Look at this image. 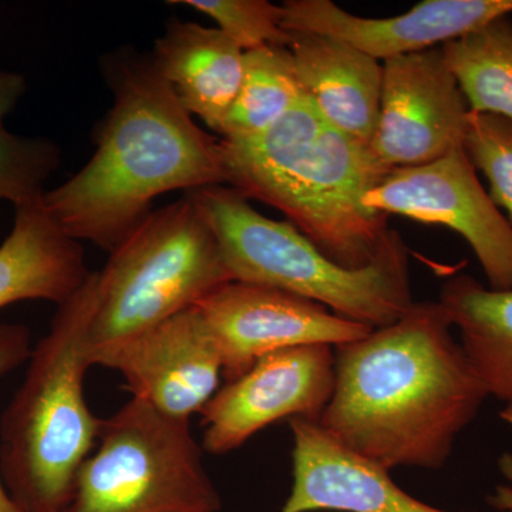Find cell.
<instances>
[{"instance_id":"e0dca14e","label":"cell","mask_w":512,"mask_h":512,"mask_svg":"<svg viewBox=\"0 0 512 512\" xmlns=\"http://www.w3.org/2000/svg\"><path fill=\"white\" fill-rule=\"evenodd\" d=\"M82 245L67 237L42 202L16 208L0 245V309L22 301H69L89 279Z\"/></svg>"},{"instance_id":"8fae6325","label":"cell","mask_w":512,"mask_h":512,"mask_svg":"<svg viewBox=\"0 0 512 512\" xmlns=\"http://www.w3.org/2000/svg\"><path fill=\"white\" fill-rule=\"evenodd\" d=\"M468 107L441 47L383 62L370 150L389 168L417 167L464 147Z\"/></svg>"},{"instance_id":"30bf717a","label":"cell","mask_w":512,"mask_h":512,"mask_svg":"<svg viewBox=\"0 0 512 512\" xmlns=\"http://www.w3.org/2000/svg\"><path fill=\"white\" fill-rule=\"evenodd\" d=\"M195 306L220 349L222 376L227 382L244 375L269 353L309 345L338 348L373 330L340 318L311 299L247 282H228Z\"/></svg>"},{"instance_id":"484cf974","label":"cell","mask_w":512,"mask_h":512,"mask_svg":"<svg viewBox=\"0 0 512 512\" xmlns=\"http://www.w3.org/2000/svg\"><path fill=\"white\" fill-rule=\"evenodd\" d=\"M501 473L512 483V454L505 453L498 461ZM487 503L495 510L512 512V485H497L494 493L488 495Z\"/></svg>"},{"instance_id":"7c38bea8","label":"cell","mask_w":512,"mask_h":512,"mask_svg":"<svg viewBox=\"0 0 512 512\" xmlns=\"http://www.w3.org/2000/svg\"><path fill=\"white\" fill-rule=\"evenodd\" d=\"M87 360L119 373L133 397L185 420L207 406L222 376L220 349L198 306L90 353Z\"/></svg>"},{"instance_id":"d4e9b609","label":"cell","mask_w":512,"mask_h":512,"mask_svg":"<svg viewBox=\"0 0 512 512\" xmlns=\"http://www.w3.org/2000/svg\"><path fill=\"white\" fill-rule=\"evenodd\" d=\"M25 89L26 82L22 74L0 72V127H3V119L15 109Z\"/></svg>"},{"instance_id":"7a4b0ae2","label":"cell","mask_w":512,"mask_h":512,"mask_svg":"<svg viewBox=\"0 0 512 512\" xmlns=\"http://www.w3.org/2000/svg\"><path fill=\"white\" fill-rule=\"evenodd\" d=\"M113 107L79 173L42 207L74 241L113 252L167 192L227 185L221 140L202 130L154 66L134 52L104 62Z\"/></svg>"},{"instance_id":"cb8c5ba5","label":"cell","mask_w":512,"mask_h":512,"mask_svg":"<svg viewBox=\"0 0 512 512\" xmlns=\"http://www.w3.org/2000/svg\"><path fill=\"white\" fill-rule=\"evenodd\" d=\"M30 332L25 325H0V379L15 370L20 363L29 360ZM0 512H22L10 497L8 488L0 476Z\"/></svg>"},{"instance_id":"5bb4252c","label":"cell","mask_w":512,"mask_h":512,"mask_svg":"<svg viewBox=\"0 0 512 512\" xmlns=\"http://www.w3.org/2000/svg\"><path fill=\"white\" fill-rule=\"evenodd\" d=\"M288 423L293 481L281 512H448L407 494L389 470L350 453L315 421Z\"/></svg>"},{"instance_id":"5b68a950","label":"cell","mask_w":512,"mask_h":512,"mask_svg":"<svg viewBox=\"0 0 512 512\" xmlns=\"http://www.w3.org/2000/svg\"><path fill=\"white\" fill-rule=\"evenodd\" d=\"M210 225L232 279L295 293L372 329L413 305L409 251L393 231L372 264L349 269L323 254L288 221L259 214L227 185L190 191Z\"/></svg>"},{"instance_id":"603a6c76","label":"cell","mask_w":512,"mask_h":512,"mask_svg":"<svg viewBox=\"0 0 512 512\" xmlns=\"http://www.w3.org/2000/svg\"><path fill=\"white\" fill-rule=\"evenodd\" d=\"M464 151L490 184L491 201L507 211L512 228V120L470 111Z\"/></svg>"},{"instance_id":"3957f363","label":"cell","mask_w":512,"mask_h":512,"mask_svg":"<svg viewBox=\"0 0 512 512\" xmlns=\"http://www.w3.org/2000/svg\"><path fill=\"white\" fill-rule=\"evenodd\" d=\"M227 185L274 207L336 264H372L392 234L389 215L366 207L386 175L370 147L320 116L303 94L262 134L221 138Z\"/></svg>"},{"instance_id":"ac0fdd59","label":"cell","mask_w":512,"mask_h":512,"mask_svg":"<svg viewBox=\"0 0 512 512\" xmlns=\"http://www.w3.org/2000/svg\"><path fill=\"white\" fill-rule=\"evenodd\" d=\"M439 302L488 396L512 404V289L495 291L457 275L441 286Z\"/></svg>"},{"instance_id":"277c9868","label":"cell","mask_w":512,"mask_h":512,"mask_svg":"<svg viewBox=\"0 0 512 512\" xmlns=\"http://www.w3.org/2000/svg\"><path fill=\"white\" fill-rule=\"evenodd\" d=\"M96 298L97 271L57 306L3 413L0 476L22 512H62L99 439L101 419L84 396V376L92 367L86 338Z\"/></svg>"},{"instance_id":"4316f807","label":"cell","mask_w":512,"mask_h":512,"mask_svg":"<svg viewBox=\"0 0 512 512\" xmlns=\"http://www.w3.org/2000/svg\"><path fill=\"white\" fill-rule=\"evenodd\" d=\"M500 417L512 427V404H505L504 409L501 410Z\"/></svg>"},{"instance_id":"52a82bcc","label":"cell","mask_w":512,"mask_h":512,"mask_svg":"<svg viewBox=\"0 0 512 512\" xmlns=\"http://www.w3.org/2000/svg\"><path fill=\"white\" fill-rule=\"evenodd\" d=\"M96 450L62 512H218L221 497L190 420L131 397L101 419Z\"/></svg>"},{"instance_id":"6da1fadb","label":"cell","mask_w":512,"mask_h":512,"mask_svg":"<svg viewBox=\"0 0 512 512\" xmlns=\"http://www.w3.org/2000/svg\"><path fill=\"white\" fill-rule=\"evenodd\" d=\"M440 302H414L392 325L335 348V389L318 420L384 470H439L488 393Z\"/></svg>"},{"instance_id":"83f0119b","label":"cell","mask_w":512,"mask_h":512,"mask_svg":"<svg viewBox=\"0 0 512 512\" xmlns=\"http://www.w3.org/2000/svg\"><path fill=\"white\" fill-rule=\"evenodd\" d=\"M0 200H3V198H2V194H0Z\"/></svg>"},{"instance_id":"8992f818","label":"cell","mask_w":512,"mask_h":512,"mask_svg":"<svg viewBox=\"0 0 512 512\" xmlns=\"http://www.w3.org/2000/svg\"><path fill=\"white\" fill-rule=\"evenodd\" d=\"M232 281L214 232L185 192L151 212L97 271L86 355L164 322Z\"/></svg>"},{"instance_id":"ffe728a7","label":"cell","mask_w":512,"mask_h":512,"mask_svg":"<svg viewBox=\"0 0 512 512\" xmlns=\"http://www.w3.org/2000/svg\"><path fill=\"white\" fill-rule=\"evenodd\" d=\"M302 96L289 49L264 46L245 52L241 87L222 126L221 138L237 140L264 133Z\"/></svg>"},{"instance_id":"9c48e42d","label":"cell","mask_w":512,"mask_h":512,"mask_svg":"<svg viewBox=\"0 0 512 512\" xmlns=\"http://www.w3.org/2000/svg\"><path fill=\"white\" fill-rule=\"evenodd\" d=\"M333 389L332 346H298L259 357L201 410V446L210 454H227L276 421L318 423Z\"/></svg>"},{"instance_id":"4fadbf2b","label":"cell","mask_w":512,"mask_h":512,"mask_svg":"<svg viewBox=\"0 0 512 512\" xmlns=\"http://www.w3.org/2000/svg\"><path fill=\"white\" fill-rule=\"evenodd\" d=\"M282 8L288 32L335 37L386 62L441 47L512 15V0H424L403 15L376 19L350 15L332 0H286Z\"/></svg>"},{"instance_id":"2e32d148","label":"cell","mask_w":512,"mask_h":512,"mask_svg":"<svg viewBox=\"0 0 512 512\" xmlns=\"http://www.w3.org/2000/svg\"><path fill=\"white\" fill-rule=\"evenodd\" d=\"M244 55L218 28L171 19L151 59L184 109L220 134L241 87Z\"/></svg>"},{"instance_id":"ba28073f","label":"cell","mask_w":512,"mask_h":512,"mask_svg":"<svg viewBox=\"0 0 512 512\" xmlns=\"http://www.w3.org/2000/svg\"><path fill=\"white\" fill-rule=\"evenodd\" d=\"M463 148L417 167L392 168L365 204L386 215L453 229L466 239L490 288L512 289V228L478 180Z\"/></svg>"},{"instance_id":"d6986e66","label":"cell","mask_w":512,"mask_h":512,"mask_svg":"<svg viewBox=\"0 0 512 512\" xmlns=\"http://www.w3.org/2000/svg\"><path fill=\"white\" fill-rule=\"evenodd\" d=\"M470 111L512 120V19L491 20L441 46Z\"/></svg>"},{"instance_id":"7402d4cb","label":"cell","mask_w":512,"mask_h":512,"mask_svg":"<svg viewBox=\"0 0 512 512\" xmlns=\"http://www.w3.org/2000/svg\"><path fill=\"white\" fill-rule=\"evenodd\" d=\"M210 16L224 35L244 52L264 46L286 47L291 32L282 25L284 8L268 0H174Z\"/></svg>"},{"instance_id":"44dd1931","label":"cell","mask_w":512,"mask_h":512,"mask_svg":"<svg viewBox=\"0 0 512 512\" xmlns=\"http://www.w3.org/2000/svg\"><path fill=\"white\" fill-rule=\"evenodd\" d=\"M62 161V151L45 138L15 136L0 127V194L15 208L42 202L45 184Z\"/></svg>"},{"instance_id":"9a60e30c","label":"cell","mask_w":512,"mask_h":512,"mask_svg":"<svg viewBox=\"0 0 512 512\" xmlns=\"http://www.w3.org/2000/svg\"><path fill=\"white\" fill-rule=\"evenodd\" d=\"M302 92L330 126L369 147L379 119L383 64L335 37L291 32Z\"/></svg>"}]
</instances>
